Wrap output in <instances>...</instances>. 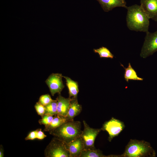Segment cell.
Segmentation results:
<instances>
[{"label": "cell", "instance_id": "1", "mask_svg": "<svg viewBox=\"0 0 157 157\" xmlns=\"http://www.w3.org/2000/svg\"><path fill=\"white\" fill-rule=\"evenodd\" d=\"M127 26L129 29L136 31L147 33L149 19L140 5L134 4L127 7Z\"/></svg>", "mask_w": 157, "mask_h": 157}, {"label": "cell", "instance_id": "2", "mask_svg": "<svg viewBox=\"0 0 157 157\" xmlns=\"http://www.w3.org/2000/svg\"><path fill=\"white\" fill-rule=\"evenodd\" d=\"M81 123L74 120L68 121L49 132L54 137L68 143L80 137L82 132Z\"/></svg>", "mask_w": 157, "mask_h": 157}, {"label": "cell", "instance_id": "3", "mask_svg": "<svg viewBox=\"0 0 157 157\" xmlns=\"http://www.w3.org/2000/svg\"><path fill=\"white\" fill-rule=\"evenodd\" d=\"M156 153L150 144L144 140L131 139L122 154L117 157H154Z\"/></svg>", "mask_w": 157, "mask_h": 157}, {"label": "cell", "instance_id": "4", "mask_svg": "<svg viewBox=\"0 0 157 157\" xmlns=\"http://www.w3.org/2000/svg\"><path fill=\"white\" fill-rule=\"evenodd\" d=\"M44 154L46 157H70L65 143L54 137L45 148Z\"/></svg>", "mask_w": 157, "mask_h": 157}, {"label": "cell", "instance_id": "5", "mask_svg": "<svg viewBox=\"0 0 157 157\" xmlns=\"http://www.w3.org/2000/svg\"><path fill=\"white\" fill-rule=\"evenodd\" d=\"M144 41L140 53V57L145 58L157 51V30L146 33Z\"/></svg>", "mask_w": 157, "mask_h": 157}, {"label": "cell", "instance_id": "6", "mask_svg": "<svg viewBox=\"0 0 157 157\" xmlns=\"http://www.w3.org/2000/svg\"><path fill=\"white\" fill-rule=\"evenodd\" d=\"M83 123L84 129L80 136L83 142L85 149L95 148L94 142L96 138L100 132L102 130V128L94 129L90 127L83 120Z\"/></svg>", "mask_w": 157, "mask_h": 157}, {"label": "cell", "instance_id": "7", "mask_svg": "<svg viewBox=\"0 0 157 157\" xmlns=\"http://www.w3.org/2000/svg\"><path fill=\"white\" fill-rule=\"evenodd\" d=\"M125 127V125L123 122L112 117L104 124L101 128L102 130L107 132L109 135L108 140L111 142L113 138L118 135Z\"/></svg>", "mask_w": 157, "mask_h": 157}, {"label": "cell", "instance_id": "8", "mask_svg": "<svg viewBox=\"0 0 157 157\" xmlns=\"http://www.w3.org/2000/svg\"><path fill=\"white\" fill-rule=\"evenodd\" d=\"M62 74L59 73H52L45 81L51 95L53 96L56 93L60 94L64 88Z\"/></svg>", "mask_w": 157, "mask_h": 157}, {"label": "cell", "instance_id": "9", "mask_svg": "<svg viewBox=\"0 0 157 157\" xmlns=\"http://www.w3.org/2000/svg\"><path fill=\"white\" fill-rule=\"evenodd\" d=\"M140 3L149 18L157 22V0H140Z\"/></svg>", "mask_w": 157, "mask_h": 157}, {"label": "cell", "instance_id": "10", "mask_svg": "<svg viewBox=\"0 0 157 157\" xmlns=\"http://www.w3.org/2000/svg\"><path fill=\"white\" fill-rule=\"evenodd\" d=\"M65 144L66 148L69 152L70 157H79L84 149L83 142L81 137Z\"/></svg>", "mask_w": 157, "mask_h": 157}, {"label": "cell", "instance_id": "11", "mask_svg": "<svg viewBox=\"0 0 157 157\" xmlns=\"http://www.w3.org/2000/svg\"><path fill=\"white\" fill-rule=\"evenodd\" d=\"M58 94L56 99L57 114L66 117L71 98L69 97L65 98L62 96L60 94Z\"/></svg>", "mask_w": 157, "mask_h": 157}, {"label": "cell", "instance_id": "12", "mask_svg": "<svg viewBox=\"0 0 157 157\" xmlns=\"http://www.w3.org/2000/svg\"><path fill=\"white\" fill-rule=\"evenodd\" d=\"M98 1L105 12L112 10L116 7H122L126 8V3L125 0H96Z\"/></svg>", "mask_w": 157, "mask_h": 157}, {"label": "cell", "instance_id": "13", "mask_svg": "<svg viewBox=\"0 0 157 157\" xmlns=\"http://www.w3.org/2000/svg\"><path fill=\"white\" fill-rule=\"evenodd\" d=\"M70 105L66 117L69 120H74V118L79 115L82 110L81 105L78 102L77 98H71Z\"/></svg>", "mask_w": 157, "mask_h": 157}, {"label": "cell", "instance_id": "14", "mask_svg": "<svg viewBox=\"0 0 157 157\" xmlns=\"http://www.w3.org/2000/svg\"><path fill=\"white\" fill-rule=\"evenodd\" d=\"M69 120L66 117L57 114L54 116L53 120L49 124L45 126L44 131L49 133Z\"/></svg>", "mask_w": 157, "mask_h": 157}, {"label": "cell", "instance_id": "15", "mask_svg": "<svg viewBox=\"0 0 157 157\" xmlns=\"http://www.w3.org/2000/svg\"><path fill=\"white\" fill-rule=\"evenodd\" d=\"M66 80V84L68 88L69 97L70 98H77L79 92L78 86V83L75 81L70 78L63 76Z\"/></svg>", "mask_w": 157, "mask_h": 157}, {"label": "cell", "instance_id": "16", "mask_svg": "<svg viewBox=\"0 0 157 157\" xmlns=\"http://www.w3.org/2000/svg\"><path fill=\"white\" fill-rule=\"evenodd\" d=\"M120 65L123 67L125 70L124 77L126 81L128 83L129 80H133L142 81L143 78L139 77L137 73L132 67L131 63H129L127 68L125 67L123 65L120 63Z\"/></svg>", "mask_w": 157, "mask_h": 157}, {"label": "cell", "instance_id": "17", "mask_svg": "<svg viewBox=\"0 0 157 157\" xmlns=\"http://www.w3.org/2000/svg\"><path fill=\"white\" fill-rule=\"evenodd\" d=\"M114 155L106 156L104 155L102 151L96 148L84 149L81 152L79 157H113Z\"/></svg>", "mask_w": 157, "mask_h": 157}, {"label": "cell", "instance_id": "18", "mask_svg": "<svg viewBox=\"0 0 157 157\" xmlns=\"http://www.w3.org/2000/svg\"><path fill=\"white\" fill-rule=\"evenodd\" d=\"M94 51L98 53L101 58H107L113 59L114 55L106 47H102L97 49H94Z\"/></svg>", "mask_w": 157, "mask_h": 157}, {"label": "cell", "instance_id": "19", "mask_svg": "<svg viewBox=\"0 0 157 157\" xmlns=\"http://www.w3.org/2000/svg\"><path fill=\"white\" fill-rule=\"evenodd\" d=\"M45 107V113L48 114L53 116L57 114V102L56 100H54Z\"/></svg>", "mask_w": 157, "mask_h": 157}, {"label": "cell", "instance_id": "20", "mask_svg": "<svg viewBox=\"0 0 157 157\" xmlns=\"http://www.w3.org/2000/svg\"><path fill=\"white\" fill-rule=\"evenodd\" d=\"M38 121L40 125H43L44 126L48 125L51 122L53 118V116L48 114L45 113Z\"/></svg>", "mask_w": 157, "mask_h": 157}, {"label": "cell", "instance_id": "21", "mask_svg": "<svg viewBox=\"0 0 157 157\" xmlns=\"http://www.w3.org/2000/svg\"><path fill=\"white\" fill-rule=\"evenodd\" d=\"M53 100H54L51 99L49 94H46L41 96L38 102L44 106H46Z\"/></svg>", "mask_w": 157, "mask_h": 157}, {"label": "cell", "instance_id": "22", "mask_svg": "<svg viewBox=\"0 0 157 157\" xmlns=\"http://www.w3.org/2000/svg\"><path fill=\"white\" fill-rule=\"evenodd\" d=\"M34 107L38 115L41 116V117L45 113V106L40 103L39 102L36 103Z\"/></svg>", "mask_w": 157, "mask_h": 157}, {"label": "cell", "instance_id": "23", "mask_svg": "<svg viewBox=\"0 0 157 157\" xmlns=\"http://www.w3.org/2000/svg\"><path fill=\"white\" fill-rule=\"evenodd\" d=\"M35 139H37V133L36 130L30 132L25 139L26 140H33Z\"/></svg>", "mask_w": 157, "mask_h": 157}, {"label": "cell", "instance_id": "24", "mask_svg": "<svg viewBox=\"0 0 157 157\" xmlns=\"http://www.w3.org/2000/svg\"><path fill=\"white\" fill-rule=\"evenodd\" d=\"M36 130L37 133V139L42 140L47 137V135L42 131L41 129H38Z\"/></svg>", "mask_w": 157, "mask_h": 157}, {"label": "cell", "instance_id": "25", "mask_svg": "<svg viewBox=\"0 0 157 157\" xmlns=\"http://www.w3.org/2000/svg\"><path fill=\"white\" fill-rule=\"evenodd\" d=\"M0 157H4L3 149L2 147V145H1L0 148Z\"/></svg>", "mask_w": 157, "mask_h": 157}]
</instances>
